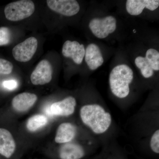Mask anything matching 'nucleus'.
Returning <instances> with one entry per match:
<instances>
[{
  "label": "nucleus",
  "mask_w": 159,
  "mask_h": 159,
  "mask_svg": "<svg viewBox=\"0 0 159 159\" xmlns=\"http://www.w3.org/2000/svg\"><path fill=\"white\" fill-rule=\"evenodd\" d=\"M11 40V34L7 27L0 28V46L8 44Z\"/></svg>",
  "instance_id": "obj_15"
},
{
  "label": "nucleus",
  "mask_w": 159,
  "mask_h": 159,
  "mask_svg": "<svg viewBox=\"0 0 159 159\" xmlns=\"http://www.w3.org/2000/svg\"><path fill=\"white\" fill-rule=\"evenodd\" d=\"M2 84L4 88L11 91L17 88L18 85L17 81L15 80H5L3 82Z\"/></svg>",
  "instance_id": "obj_18"
},
{
  "label": "nucleus",
  "mask_w": 159,
  "mask_h": 159,
  "mask_svg": "<svg viewBox=\"0 0 159 159\" xmlns=\"http://www.w3.org/2000/svg\"><path fill=\"white\" fill-rule=\"evenodd\" d=\"M48 7L52 11L67 16L77 14L80 7L75 0H48Z\"/></svg>",
  "instance_id": "obj_5"
},
{
  "label": "nucleus",
  "mask_w": 159,
  "mask_h": 159,
  "mask_svg": "<svg viewBox=\"0 0 159 159\" xmlns=\"http://www.w3.org/2000/svg\"><path fill=\"white\" fill-rule=\"evenodd\" d=\"M16 147L15 142L10 132L0 128V154L9 158L14 153Z\"/></svg>",
  "instance_id": "obj_10"
},
{
  "label": "nucleus",
  "mask_w": 159,
  "mask_h": 159,
  "mask_svg": "<svg viewBox=\"0 0 159 159\" xmlns=\"http://www.w3.org/2000/svg\"><path fill=\"white\" fill-rule=\"evenodd\" d=\"M38 41L35 37H31L15 46L12 53L15 59L20 62L29 61L36 52Z\"/></svg>",
  "instance_id": "obj_4"
},
{
  "label": "nucleus",
  "mask_w": 159,
  "mask_h": 159,
  "mask_svg": "<svg viewBox=\"0 0 159 159\" xmlns=\"http://www.w3.org/2000/svg\"><path fill=\"white\" fill-rule=\"evenodd\" d=\"M77 134L75 125L69 122L61 123L57 128L55 141L60 144L70 142L74 139Z\"/></svg>",
  "instance_id": "obj_12"
},
{
  "label": "nucleus",
  "mask_w": 159,
  "mask_h": 159,
  "mask_svg": "<svg viewBox=\"0 0 159 159\" xmlns=\"http://www.w3.org/2000/svg\"><path fill=\"white\" fill-rule=\"evenodd\" d=\"M84 155L85 152L83 148L76 143H65L60 148L61 159H80Z\"/></svg>",
  "instance_id": "obj_11"
},
{
  "label": "nucleus",
  "mask_w": 159,
  "mask_h": 159,
  "mask_svg": "<svg viewBox=\"0 0 159 159\" xmlns=\"http://www.w3.org/2000/svg\"><path fill=\"white\" fill-rule=\"evenodd\" d=\"M37 100V97L35 94L22 93L16 96L12 99V107L18 111H25L31 108Z\"/></svg>",
  "instance_id": "obj_9"
},
{
  "label": "nucleus",
  "mask_w": 159,
  "mask_h": 159,
  "mask_svg": "<svg viewBox=\"0 0 159 159\" xmlns=\"http://www.w3.org/2000/svg\"><path fill=\"white\" fill-rule=\"evenodd\" d=\"M13 65L9 61L0 58V74L8 75L13 70Z\"/></svg>",
  "instance_id": "obj_16"
},
{
  "label": "nucleus",
  "mask_w": 159,
  "mask_h": 159,
  "mask_svg": "<svg viewBox=\"0 0 159 159\" xmlns=\"http://www.w3.org/2000/svg\"><path fill=\"white\" fill-rule=\"evenodd\" d=\"M48 122V118L46 116L43 115H35L28 120L26 126L28 130L34 132L47 125Z\"/></svg>",
  "instance_id": "obj_13"
},
{
  "label": "nucleus",
  "mask_w": 159,
  "mask_h": 159,
  "mask_svg": "<svg viewBox=\"0 0 159 159\" xmlns=\"http://www.w3.org/2000/svg\"><path fill=\"white\" fill-rule=\"evenodd\" d=\"M35 6L30 0H20L9 3L4 10L7 20L18 21L30 17L34 13Z\"/></svg>",
  "instance_id": "obj_3"
},
{
  "label": "nucleus",
  "mask_w": 159,
  "mask_h": 159,
  "mask_svg": "<svg viewBox=\"0 0 159 159\" xmlns=\"http://www.w3.org/2000/svg\"><path fill=\"white\" fill-rule=\"evenodd\" d=\"M80 116L84 124L96 134L105 133L111 123V114L98 104L83 106L80 109Z\"/></svg>",
  "instance_id": "obj_1"
},
{
  "label": "nucleus",
  "mask_w": 159,
  "mask_h": 159,
  "mask_svg": "<svg viewBox=\"0 0 159 159\" xmlns=\"http://www.w3.org/2000/svg\"><path fill=\"white\" fill-rule=\"evenodd\" d=\"M52 66L48 61L43 60L36 66L31 76V80L34 85H44L51 81L52 77Z\"/></svg>",
  "instance_id": "obj_6"
},
{
  "label": "nucleus",
  "mask_w": 159,
  "mask_h": 159,
  "mask_svg": "<svg viewBox=\"0 0 159 159\" xmlns=\"http://www.w3.org/2000/svg\"><path fill=\"white\" fill-rule=\"evenodd\" d=\"M133 78V72L128 66L121 65L115 67L110 75V85L112 93L118 98L127 97L129 93V84Z\"/></svg>",
  "instance_id": "obj_2"
},
{
  "label": "nucleus",
  "mask_w": 159,
  "mask_h": 159,
  "mask_svg": "<svg viewBox=\"0 0 159 159\" xmlns=\"http://www.w3.org/2000/svg\"><path fill=\"white\" fill-rule=\"evenodd\" d=\"M159 1L155 0H146L145 8L151 11H154L158 8Z\"/></svg>",
  "instance_id": "obj_19"
},
{
  "label": "nucleus",
  "mask_w": 159,
  "mask_h": 159,
  "mask_svg": "<svg viewBox=\"0 0 159 159\" xmlns=\"http://www.w3.org/2000/svg\"><path fill=\"white\" fill-rule=\"evenodd\" d=\"M50 107L51 106H47V107H46L45 109V113L47 114V115H48L49 116H53L52 115V114H51V109H50Z\"/></svg>",
  "instance_id": "obj_20"
},
{
  "label": "nucleus",
  "mask_w": 159,
  "mask_h": 159,
  "mask_svg": "<svg viewBox=\"0 0 159 159\" xmlns=\"http://www.w3.org/2000/svg\"><path fill=\"white\" fill-rule=\"evenodd\" d=\"M150 145L152 151L159 153V130L156 131L151 138Z\"/></svg>",
  "instance_id": "obj_17"
},
{
  "label": "nucleus",
  "mask_w": 159,
  "mask_h": 159,
  "mask_svg": "<svg viewBox=\"0 0 159 159\" xmlns=\"http://www.w3.org/2000/svg\"><path fill=\"white\" fill-rule=\"evenodd\" d=\"M146 4V0H128L126 2V10L131 15H139L145 8Z\"/></svg>",
  "instance_id": "obj_14"
},
{
  "label": "nucleus",
  "mask_w": 159,
  "mask_h": 159,
  "mask_svg": "<svg viewBox=\"0 0 159 159\" xmlns=\"http://www.w3.org/2000/svg\"><path fill=\"white\" fill-rule=\"evenodd\" d=\"M76 100L74 97H69L59 102L51 104L50 109L53 116H68L74 113Z\"/></svg>",
  "instance_id": "obj_8"
},
{
  "label": "nucleus",
  "mask_w": 159,
  "mask_h": 159,
  "mask_svg": "<svg viewBox=\"0 0 159 159\" xmlns=\"http://www.w3.org/2000/svg\"><path fill=\"white\" fill-rule=\"evenodd\" d=\"M85 52L83 44H80L76 41H66L63 46L62 53L63 56L70 57L77 64H80L82 63Z\"/></svg>",
  "instance_id": "obj_7"
}]
</instances>
